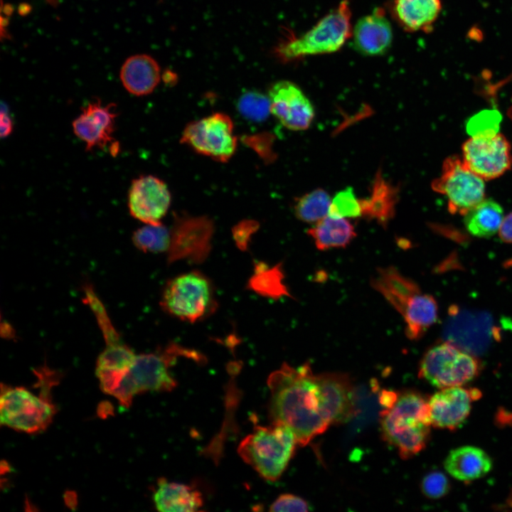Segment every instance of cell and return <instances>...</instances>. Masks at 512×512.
<instances>
[{
	"instance_id": "cell-13",
	"label": "cell",
	"mask_w": 512,
	"mask_h": 512,
	"mask_svg": "<svg viewBox=\"0 0 512 512\" xmlns=\"http://www.w3.org/2000/svg\"><path fill=\"white\" fill-rule=\"evenodd\" d=\"M462 150L466 166L484 181L496 178L511 168V146L501 133L471 137Z\"/></svg>"
},
{
	"instance_id": "cell-16",
	"label": "cell",
	"mask_w": 512,
	"mask_h": 512,
	"mask_svg": "<svg viewBox=\"0 0 512 512\" xmlns=\"http://www.w3.org/2000/svg\"><path fill=\"white\" fill-rule=\"evenodd\" d=\"M481 396L479 389L463 385L439 389L428 399L431 425L441 429L457 430L469 417L473 402Z\"/></svg>"
},
{
	"instance_id": "cell-32",
	"label": "cell",
	"mask_w": 512,
	"mask_h": 512,
	"mask_svg": "<svg viewBox=\"0 0 512 512\" xmlns=\"http://www.w3.org/2000/svg\"><path fill=\"white\" fill-rule=\"evenodd\" d=\"M329 214L346 218L361 216V199L356 198L352 188H346L332 199Z\"/></svg>"
},
{
	"instance_id": "cell-43",
	"label": "cell",
	"mask_w": 512,
	"mask_h": 512,
	"mask_svg": "<svg viewBox=\"0 0 512 512\" xmlns=\"http://www.w3.org/2000/svg\"><path fill=\"white\" fill-rule=\"evenodd\" d=\"M47 3L53 6H56L58 4V0H46Z\"/></svg>"
},
{
	"instance_id": "cell-9",
	"label": "cell",
	"mask_w": 512,
	"mask_h": 512,
	"mask_svg": "<svg viewBox=\"0 0 512 512\" xmlns=\"http://www.w3.org/2000/svg\"><path fill=\"white\" fill-rule=\"evenodd\" d=\"M481 362L450 341L437 343L423 355L419 376L439 389L462 386L476 378Z\"/></svg>"
},
{
	"instance_id": "cell-8",
	"label": "cell",
	"mask_w": 512,
	"mask_h": 512,
	"mask_svg": "<svg viewBox=\"0 0 512 512\" xmlns=\"http://www.w3.org/2000/svg\"><path fill=\"white\" fill-rule=\"evenodd\" d=\"M160 305L169 315L194 323L216 310L214 287L210 279L199 271L177 275L166 284Z\"/></svg>"
},
{
	"instance_id": "cell-7",
	"label": "cell",
	"mask_w": 512,
	"mask_h": 512,
	"mask_svg": "<svg viewBox=\"0 0 512 512\" xmlns=\"http://www.w3.org/2000/svg\"><path fill=\"white\" fill-rule=\"evenodd\" d=\"M351 19L349 2L343 0L308 31L279 44L275 50L277 56L283 62H289L336 52L352 36Z\"/></svg>"
},
{
	"instance_id": "cell-31",
	"label": "cell",
	"mask_w": 512,
	"mask_h": 512,
	"mask_svg": "<svg viewBox=\"0 0 512 512\" xmlns=\"http://www.w3.org/2000/svg\"><path fill=\"white\" fill-rule=\"evenodd\" d=\"M238 108L244 117L255 122L265 119L271 113L268 96L255 90L246 91L240 95Z\"/></svg>"
},
{
	"instance_id": "cell-37",
	"label": "cell",
	"mask_w": 512,
	"mask_h": 512,
	"mask_svg": "<svg viewBox=\"0 0 512 512\" xmlns=\"http://www.w3.org/2000/svg\"><path fill=\"white\" fill-rule=\"evenodd\" d=\"M13 120L9 112V107L4 102L1 105V137H9L13 131Z\"/></svg>"
},
{
	"instance_id": "cell-3",
	"label": "cell",
	"mask_w": 512,
	"mask_h": 512,
	"mask_svg": "<svg viewBox=\"0 0 512 512\" xmlns=\"http://www.w3.org/2000/svg\"><path fill=\"white\" fill-rule=\"evenodd\" d=\"M204 361V357L194 350L170 343L156 351L137 355L130 368L122 375L111 393L119 402L129 407L134 397L147 391H171L176 380L170 369L178 358Z\"/></svg>"
},
{
	"instance_id": "cell-41",
	"label": "cell",
	"mask_w": 512,
	"mask_h": 512,
	"mask_svg": "<svg viewBox=\"0 0 512 512\" xmlns=\"http://www.w3.org/2000/svg\"><path fill=\"white\" fill-rule=\"evenodd\" d=\"M1 10L6 16L9 17L14 12V7L11 4H6L5 5H4L3 1H1Z\"/></svg>"
},
{
	"instance_id": "cell-2",
	"label": "cell",
	"mask_w": 512,
	"mask_h": 512,
	"mask_svg": "<svg viewBox=\"0 0 512 512\" xmlns=\"http://www.w3.org/2000/svg\"><path fill=\"white\" fill-rule=\"evenodd\" d=\"M372 287L401 315L405 323L406 336L420 339L438 319L435 299L423 293L411 279L393 267L377 269L370 280Z\"/></svg>"
},
{
	"instance_id": "cell-22",
	"label": "cell",
	"mask_w": 512,
	"mask_h": 512,
	"mask_svg": "<svg viewBox=\"0 0 512 512\" xmlns=\"http://www.w3.org/2000/svg\"><path fill=\"white\" fill-rule=\"evenodd\" d=\"M442 9L441 0H393L390 11L406 31H432Z\"/></svg>"
},
{
	"instance_id": "cell-23",
	"label": "cell",
	"mask_w": 512,
	"mask_h": 512,
	"mask_svg": "<svg viewBox=\"0 0 512 512\" xmlns=\"http://www.w3.org/2000/svg\"><path fill=\"white\" fill-rule=\"evenodd\" d=\"M156 509L161 512H193L203 506L201 493L187 484L160 479L154 493Z\"/></svg>"
},
{
	"instance_id": "cell-42",
	"label": "cell",
	"mask_w": 512,
	"mask_h": 512,
	"mask_svg": "<svg viewBox=\"0 0 512 512\" xmlns=\"http://www.w3.org/2000/svg\"><path fill=\"white\" fill-rule=\"evenodd\" d=\"M9 23V18L8 16H1V28H6V26Z\"/></svg>"
},
{
	"instance_id": "cell-30",
	"label": "cell",
	"mask_w": 512,
	"mask_h": 512,
	"mask_svg": "<svg viewBox=\"0 0 512 512\" xmlns=\"http://www.w3.org/2000/svg\"><path fill=\"white\" fill-rule=\"evenodd\" d=\"M171 233L162 223L146 224L132 235L134 245L140 250L148 252H167Z\"/></svg>"
},
{
	"instance_id": "cell-18",
	"label": "cell",
	"mask_w": 512,
	"mask_h": 512,
	"mask_svg": "<svg viewBox=\"0 0 512 512\" xmlns=\"http://www.w3.org/2000/svg\"><path fill=\"white\" fill-rule=\"evenodd\" d=\"M353 46L361 53L374 56L385 53L393 41L392 27L383 8L360 18L352 31Z\"/></svg>"
},
{
	"instance_id": "cell-24",
	"label": "cell",
	"mask_w": 512,
	"mask_h": 512,
	"mask_svg": "<svg viewBox=\"0 0 512 512\" xmlns=\"http://www.w3.org/2000/svg\"><path fill=\"white\" fill-rule=\"evenodd\" d=\"M100 331L105 348L97 358L96 373L127 372L134 363L137 354L124 343L112 323L105 324Z\"/></svg>"
},
{
	"instance_id": "cell-1",
	"label": "cell",
	"mask_w": 512,
	"mask_h": 512,
	"mask_svg": "<svg viewBox=\"0 0 512 512\" xmlns=\"http://www.w3.org/2000/svg\"><path fill=\"white\" fill-rule=\"evenodd\" d=\"M267 385L272 423L288 427L299 446L308 444L331 425L318 374L310 364L294 368L283 363L269 375Z\"/></svg>"
},
{
	"instance_id": "cell-10",
	"label": "cell",
	"mask_w": 512,
	"mask_h": 512,
	"mask_svg": "<svg viewBox=\"0 0 512 512\" xmlns=\"http://www.w3.org/2000/svg\"><path fill=\"white\" fill-rule=\"evenodd\" d=\"M181 142L199 154L225 163L235 154L238 139L231 118L225 113L215 112L188 124Z\"/></svg>"
},
{
	"instance_id": "cell-40",
	"label": "cell",
	"mask_w": 512,
	"mask_h": 512,
	"mask_svg": "<svg viewBox=\"0 0 512 512\" xmlns=\"http://www.w3.org/2000/svg\"><path fill=\"white\" fill-rule=\"evenodd\" d=\"M31 6L26 2L21 3L18 7V13L21 16H26L28 15L31 13Z\"/></svg>"
},
{
	"instance_id": "cell-5",
	"label": "cell",
	"mask_w": 512,
	"mask_h": 512,
	"mask_svg": "<svg viewBox=\"0 0 512 512\" xmlns=\"http://www.w3.org/2000/svg\"><path fill=\"white\" fill-rule=\"evenodd\" d=\"M42 387L39 395L24 387L1 385V423L29 434L44 430L51 422L56 408L51 401L50 389L58 380L55 370L44 366L34 370Z\"/></svg>"
},
{
	"instance_id": "cell-26",
	"label": "cell",
	"mask_w": 512,
	"mask_h": 512,
	"mask_svg": "<svg viewBox=\"0 0 512 512\" xmlns=\"http://www.w3.org/2000/svg\"><path fill=\"white\" fill-rule=\"evenodd\" d=\"M398 188L385 181L378 172L369 198L361 199L362 215L385 227L394 216L398 199Z\"/></svg>"
},
{
	"instance_id": "cell-28",
	"label": "cell",
	"mask_w": 512,
	"mask_h": 512,
	"mask_svg": "<svg viewBox=\"0 0 512 512\" xmlns=\"http://www.w3.org/2000/svg\"><path fill=\"white\" fill-rule=\"evenodd\" d=\"M248 286L250 289L263 297L279 299L291 296L284 283L281 264L270 267L264 262H257Z\"/></svg>"
},
{
	"instance_id": "cell-17",
	"label": "cell",
	"mask_w": 512,
	"mask_h": 512,
	"mask_svg": "<svg viewBox=\"0 0 512 512\" xmlns=\"http://www.w3.org/2000/svg\"><path fill=\"white\" fill-rule=\"evenodd\" d=\"M113 103L102 105L97 99L88 103L72 124L74 134L86 144V150L104 148L113 140L117 113Z\"/></svg>"
},
{
	"instance_id": "cell-35",
	"label": "cell",
	"mask_w": 512,
	"mask_h": 512,
	"mask_svg": "<svg viewBox=\"0 0 512 512\" xmlns=\"http://www.w3.org/2000/svg\"><path fill=\"white\" fill-rule=\"evenodd\" d=\"M311 510V506L305 499L292 494L279 496L270 505V511L306 512Z\"/></svg>"
},
{
	"instance_id": "cell-11",
	"label": "cell",
	"mask_w": 512,
	"mask_h": 512,
	"mask_svg": "<svg viewBox=\"0 0 512 512\" xmlns=\"http://www.w3.org/2000/svg\"><path fill=\"white\" fill-rule=\"evenodd\" d=\"M432 188L447 196L448 210L452 214L464 215L485 198L484 180L457 155L444 159L441 175L432 181Z\"/></svg>"
},
{
	"instance_id": "cell-38",
	"label": "cell",
	"mask_w": 512,
	"mask_h": 512,
	"mask_svg": "<svg viewBox=\"0 0 512 512\" xmlns=\"http://www.w3.org/2000/svg\"><path fill=\"white\" fill-rule=\"evenodd\" d=\"M498 233L502 241L512 243V212L503 217Z\"/></svg>"
},
{
	"instance_id": "cell-39",
	"label": "cell",
	"mask_w": 512,
	"mask_h": 512,
	"mask_svg": "<svg viewBox=\"0 0 512 512\" xmlns=\"http://www.w3.org/2000/svg\"><path fill=\"white\" fill-rule=\"evenodd\" d=\"M398 396V394L394 392L383 390L380 396V404L385 407V409L390 408L395 402Z\"/></svg>"
},
{
	"instance_id": "cell-14",
	"label": "cell",
	"mask_w": 512,
	"mask_h": 512,
	"mask_svg": "<svg viewBox=\"0 0 512 512\" xmlns=\"http://www.w3.org/2000/svg\"><path fill=\"white\" fill-rule=\"evenodd\" d=\"M171 193L164 181L152 175L132 180L127 197L131 215L145 224H160L171 205Z\"/></svg>"
},
{
	"instance_id": "cell-12",
	"label": "cell",
	"mask_w": 512,
	"mask_h": 512,
	"mask_svg": "<svg viewBox=\"0 0 512 512\" xmlns=\"http://www.w3.org/2000/svg\"><path fill=\"white\" fill-rule=\"evenodd\" d=\"M213 221L208 216L176 215L170 228L167 262L181 260L198 264L205 261L211 250Z\"/></svg>"
},
{
	"instance_id": "cell-6",
	"label": "cell",
	"mask_w": 512,
	"mask_h": 512,
	"mask_svg": "<svg viewBox=\"0 0 512 512\" xmlns=\"http://www.w3.org/2000/svg\"><path fill=\"white\" fill-rule=\"evenodd\" d=\"M297 444L295 435L288 427L272 423L255 427L240 442L238 452L261 477L274 481L287 467Z\"/></svg>"
},
{
	"instance_id": "cell-33",
	"label": "cell",
	"mask_w": 512,
	"mask_h": 512,
	"mask_svg": "<svg viewBox=\"0 0 512 512\" xmlns=\"http://www.w3.org/2000/svg\"><path fill=\"white\" fill-rule=\"evenodd\" d=\"M501 115L495 110H484L472 117L466 124L471 137L491 135L498 133Z\"/></svg>"
},
{
	"instance_id": "cell-34",
	"label": "cell",
	"mask_w": 512,
	"mask_h": 512,
	"mask_svg": "<svg viewBox=\"0 0 512 512\" xmlns=\"http://www.w3.org/2000/svg\"><path fill=\"white\" fill-rule=\"evenodd\" d=\"M451 489L447 476L440 471L427 474L421 481L422 494L430 499H438L447 495Z\"/></svg>"
},
{
	"instance_id": "cell-29",
	"label": "cell",
	"mask_w": 512,
	"mask_h": 512,
	"mask_svg": "<svg viewBox=\"0 0 512 512\" xmlns=\"http://www.w3.org/2000/svg\"><path fill=\"white\" fill-rule=\"evenodd\" d=\"M331 201L325 190L316 188L295 200V215L303 222L316 223L329 214Z\"/></svg>"
},
{
	"instance_id": "cell-21",
	"label": "cell",
	"mask_w": 512,
	"mask_h": 512,
	"mask_svg": "<svg viewBox=\"0 0 512 512\" xmlns=\"http://www.w3.org/2000/svg\"><path fill=\"white\" fill-rule=\"evenodd\" d=\"M119 76L127 92L135 96H144L151 93L158 85L161 69L151 56L138 54L126 60Z\"/></svg>"
},
{
	"instance_id": "cell-15",
	"label": "cell",
	"mask_w": 512,
	"mask_h": 512,
	"mask_svg": "<svg viewBox=\"0 0 512 512\" xmlns=\"http://www.w3.org/2000/svg\"><path fill=\"white\" fill-rule=\"evenodd\" d=\"M267 96L271 113L284 127L294 131L309 127L314 108L298 85L288 80L277 81L270 87Z\"/></svg>"
},
{
	"instance_id": "cell-27",
	"label": "cell",
	"mask_w": 512,
	"mask_h": 512,
	"mask_svg": "<svg viewBox=\"0 0 512 512\" xmlns=\"http://www.w3.org/2000/svg\"><path fill=\"white\" fill-rule=\"evenodd\" d=\"M464 216L465 227L471 235L488 238L498 232L503 219V210L495 201L484 198Z\"/></svg>"
},
{
	"instance_id": "cell-25",
	"label": "cell",
	"mask_w": 512,
	"mask_h": 512,
	"mask_svg": "<svg viewBox=\"0 0 512 512\" xmlns=\"http://www.w3.org/2000/svg\"><path fill=\"white\" fill-rule=\"evenodd\" d=\"M319 250L345 247L354 239L353 225L346 218L328 214L308 230Z\"/></svg>"
},
{
	"instance_id": "cell-4",
	"label": "cell",
	"mask_w": 512,
	"mask_h": 512,
	"mask_svg": "<svg viewBox=\"0 0 512 512\" xmlns=\"http://www.w3.org/2000/svg\"><path fill=\"white\" fill-rule=\"evenodd\" d=\"M431 425L428 399L412 390L398 394L393 405L380 414L383 437L402 459H409L426 447Z\"/></svg>"
},
{
	"instance_id": "cell-44",
	"label": "cell",
	"mask_w": 512,
	"mask_h": 512,
	"mask_svg": "<svg viewBox=\"0 0 512 512\" xmlns=\"http://www.w3.org/2000/svg\"><path fill=\"white\" fill-rule=\"evenodd\" d=\"M508 114L512 120V107L508 110Z\"/></svg>"
},
{
	"instance_id": "cell-36",
	"label": "cell",
	"mask_w": 512,
	"mask_h": 512,
	"mask_svg": "<svg viewBox=\"0 0 512 512\" xmlns=\"http://www.w3.org/2000/svg\"><path fill=\"white\" fill-rule=\"evenodd\" d=\"M257 228L258 223L250 220L241 221L233 228V238L239 248L241 250L247 248L251 235Z\"/></svg>"
},
{
	"instance_id": "cell-19",
	"label": "cell",
	"mask_w": 512,
	"mask_h": 512,
	"mask_svg": "<svg viewBox=\"0 0 512 512\" xmlns=\"http://www.w3.org/2000/svg\"><path fill=\"white\" fill-rule=\"evenodd\" d=\"M318 376L331 425L348 421L355 410L353 386L350 377L338 372L324 373Z\"/></svg>"
},
{
	"instance_id": "cell-20",
	"label": "cell",
	"mask_w": 512,
	"mask_h": 512,
	"mask_svg": "<svg viewBox=\"0 0 512 512\" xmlns=\"http://www.w3.org/2000/svg\"><path fill=\"white\" fill-rule=\"evenodd\" d=\"M493 466L490 456L474 446H462L451 450L444 461L446 471L453 478L470 483L486 475Z\"/></svg>"
}]
</instances>
